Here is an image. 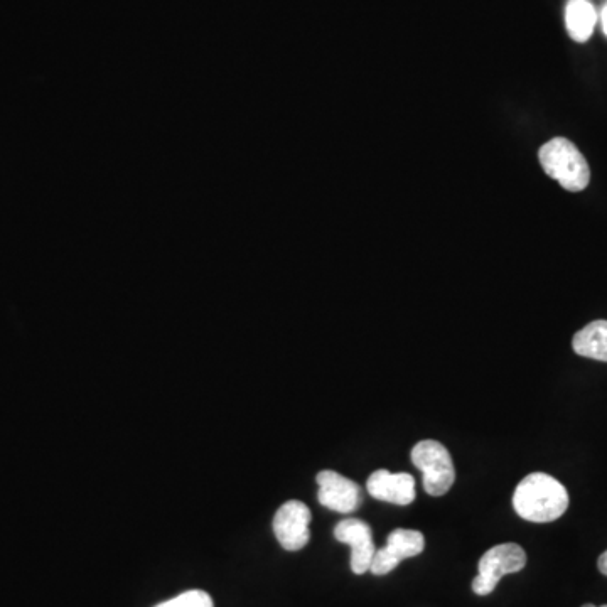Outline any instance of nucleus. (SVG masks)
Here are the masks:
<instances>
[{
  "instance_id": "obj_14",
  "label": "nucleus",
  "mask_w": 607,
  "mask_h": 607,
  "mask_svg": "<svg viewBox=\"0 0 607 607\" xmlns=\"http://www.w3.org/2000/svg\"><path fill=\"white\" fill-rule=\"evenodd\" d=\"M602 29H604V33H606L607 36V6L604 7V11H602Z\"/></svg>"
},
{
  "instance_id": "obj_12",
  "label": "nucleus",
  "mask_w": 607,
  "mask_h": 607,
  "mask_svg": "<svg viewBox=\"0 0 607 607\" xmlns=\"http://www.w3.org/2000/svg\"><path fill=\"white\" fill-rule=\"evenodd\" d=\"M156 607H213V599L205 591H188Z\"/></svg>"
},
{
  "instance_id": "obj_4",
  "label": "nucleus",
  "mask_w": 607,
  "mask_h": 607,
  "mask_svg": "<svg viewBox=\"0 0 607 607\" xmlns=\"http://www.w3.org/2000/svg\"><path fill=\"white\" fill-rule=\"evenodd\" d=\"M527 565V554L516 543H501L489 548L479 560L478 575L473 581V591L478 596H488L495 591L501 579L516 574Z\"/></svg>"
},
{
  "instance_id": "obj_9",
  "label": "nucleus",
  "mask_w": 607,
  "mask_h": 607,
  "mask_svg": "<svg viewBox=\"0 0 607 607\" xmlns=\"http://www.w3.org/2000/svg\"><path fill=\"white\" fill-rule=\"evenodd\" d=\"M366 489L375 500L407 506L415 500V479L407 473L393 474L378 469L366 481Z\"/></svg>"
},
{
  "instance_id": "obj_5",
  "label": "nucleus",
  "mask_w": 607,
  "mask_h": 607,
  "mask_svg": "<svg viewBox=\"0 0 607 607\" xmlns=\"http://www.w3.org/2000/svg\"><path fill=\"white\" fill-rule=\"evenodd\" d=\"M311 510L302 501L291 500L280 506L274 516L275 538L287 552H299L311 538Z\"/></svg>"
},
{
  "instance_id": "obj_3",
  "label": "nucleus",
  "mask_w": 607,
  "mask_h": 607,
  "mask_svg": "<svg viewBox=\"0 0 607 607\" xmlns=\"http://www.w3.org/2000/svg\"><path fill=\"white\" fill-rule=\"evenodd\" d=\"M415 468L424 473L425 493L434 498L446 495L456 481V469L446 446L437 441H422L412 449Z\"/></svg>"
},
{
  "instance_id": "obj_6",
  "label": "nucleus",
  "mask_w": 607,
  "mask_h": 607,
  "mask_svg": "<svg viewBox=\"0 0 607 607\" xmlns=\"http://www.w3.org/2000/svg\"><path fill=\"white\" fill-rule=\"evenodd\" d=\"M425 538L419 530L397 528L388 535L387 545L378 548L371 560L370 572L375 575H387L405 559L422 554Z\"/></svg>"
},
{
  "instance_id": "obj_15",
  "label": "nucleus",
  "mask_w": 607,
  "mask_h": 607,
  "mask_svg": "<svg viewBox=\"0 0 607 607\" xmlns=\"http://www.w3.org/2000/svg\"><path fill=\"white\" fill-rule=\"evenodd\" d=\"M582 607H596V606H594V604H586V606H582ZM601 607H607V604H606V606H601Z\"/></svg>"
},
{
  "instance_id": "obj_1",
  "label": "nucleus",
  "mask_w": 607,
  "mask_h": 607,
  "mask_svg": "<svg viewBox=\"0 0 607 607\" xmlns=\"http://www.w3.org/2000/svg\"><path fill=\"white\" fill-rule=\"evenodd\" d=\"M513 508L527 522H555L569 508V493L564 484L548 474H528L516 486Z\"/></svg>"
},
{
  "instance_id": "obj_7",
  "label": "nucleus",
  "mask_w": 607,
  "mask_h": 607,
  "mask_svg": "<svg viewBox=\"0 0 607 607\" xmlns=\"http://www.w3.org/2000/svg\"><path fill=\"white\" fill-rule=\"evenodd\" d=\"M317 500L336 513H353L361 505V489L355 481L344 478L336 471H321L317 474Z\"/></svg>"
},
{
  "instance_id": "obj_10",
  "label": "nucleus",
  "mask_w": 607,
  "mask_h": 607,
  "mask_svg": "<svg viewBox=\"0 0 607 607\" xmlns=\"http://www.w3.org/2000/svg\"><path fill=\"white\" fill-rule=\"evenodd\" d=\"M597 12L589 0H569L565 7V26L570 38L586 43L596 27Z\"/></svg>"
},
{
  "instance_id": "obj_8",
  "label": "nucleus",
  "mask_w": 607,
  "mask_h": 607,
  "mask_svg": "<svg viewBox=\"0 0 607 607\" xmlns=\"http://www.w3.org/2000/svg\"><path fill=\"white\" fill-rule=\"evenodd\" d=\"M334 537L338 542L351 547V570L356 575H363L371 567L373 555L377 552L373 543V533L368 523L348 518L339 522L334 528Z\"/></svg>"
},
{
  "instance_id": "obj_13",
  "label": "nucleus",
  "mask_w": 607,
  "mask_h": 607,
  "mask_svg": "<svg viewBox=\"0 0 607 607\" xmlns=\"http://www.w3.org/2000/svg\"><path fill=\"white\" fill-rule=\"evenodd\" d=\"M597 567H599L602 574L607 575V550L599 557V560H597Z\"/></svg>"
},
{
  "instance_id": "obj_2",
  "label": "nucleus",
  "mask_w": 607,
  "mask_h": 607,
  "mask_svg": "<svg viewBox=\"0 0 607 607\" xmlns=\"http://www.w3.org/2000/svg\"><path fill=\"white\" fill-rule=\"evenodd\" d=\"M543 171L559 181L562 188L579 193L591 181V169L581 151L564 137H555L538 152Z\"/></svg>"
},
{
  "instance_id": "obj_11",
  "label": "nucleus",
  "mask_w": 607,
  "mask_h": 607,
  "mask_svg": "<svg viewBox=\"0 0 607 607\" xmlns=\"http://www.w3.org/2000/svg\"><path fill=\"white\" fill-rule=\"evenodd\" d=\"M575 353L591 360L607 363V321H594L587 324L572 339Z\"/></svg>"
}]
</instances>
